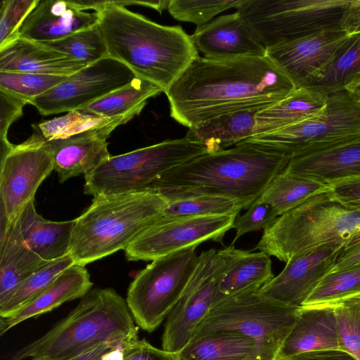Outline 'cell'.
<instances>
[{"instance_id": "cell-52", "label": "cell", "mask_w": 360, "mask_h": 360, "mask_svg": "<svg viewBox=\"0 0 360 360\" xmlns=\"http://www.w3.org/2000/svg\"><path fill=\"white\" fill-rule=\"evenodd\" d=\"M345 90L360 102V79L347 86Z\"/></svg>"}, {"instance_id": "cell-44", "label": "cell", "mask_w": 360, "mask_h": 360, "mask_svg": "<svg viewBox=\"0 0 360 360\" xmlns=\"http://www.w3.org/2000/svg\"><path fill=\"white\" fill-rule=\"evenodd\" d=\"M330 196L346 208L360 213V174L330 184Z\"/></svg>"}, {"instance_id": "cell-48", "label": "cell", "mask_w": 360, "mask_h": 360, "mask_svg": "<svg viewBox=\"0 0 360 360\" xmlns=\"http://www.w3.org/2000/svg\"><path fill=\"white\" fill-rule=\"evenodd\" d=\"M340 26L348 36L360 33V0H349Z\"/></svg>"}, {"instance_id": "cell-36", "label": "cell", "mask_w": 360, "mask_h": 360, "mask_svg": "<svg viewBox=\"0 0 360 360\" xmlns=\"http://www.w3.org/2000/svg\"><path fill=\"white\" fill-rule=\"evenodd\" d=\"M243 210L237 201L229 198L200 195L168 200L162 218L236 216Z\"/></svg>"}, {"instance_id": "cell-41", "label": "cell", "mask_w": 360, "mask_h": 360, "mask_svg": "<svg viewBox=\"0 0 360 360\" xmlns=\"http://www.w3.org/2000/svg\"><path fill=\"white\" fill-rule=\"evenodd\" d=\"M243 0H170L168 11L176 20L204 25L217 14L237 8Z\"/></svg>"}, {"instance_id": "cell-50", "label": "cell", "mask_w": 360, "mask_h": 360, "mask_svg": "<svg viewBox=\"0 0 360 360\" xmlns=\"http://www.w3.org/2000/svg\"><path fill=\"white\" fill-rule=\"evenodd\" d=\"M122 345H124L116 342L101 343L70 360H102L110 351Z\"/></svg>"}, {"instance_id": "cell-45", "label": "cell", "mask_w": 360, "mask_h": 360, "mask_svg": "<svg viewBox=\"0 0 360 360\" xmlns=\"http://www.w3.org/2000/svg\"><path fill=\"white\" fill-rule=\"evenodd\" d=\"M27 102L0 91V139L1 146L11 144L7 135L11 124L22 115L23 107Z\"/></svg>"}, {"instance_id": "cell-35", "label": "cell", "mask_w": 360, "mask_h": 360, "mask_svg": "<svg viewBox=\"0 0 360 360\" xmlns=\"http://www.w3.org/2000/svg\"><path fill=\"white\" fill-rule=\"evenodd\" d=\"M75 264L68 255L46 262L32 274L15 291L9 301L0 308V317H11L44 292L65 270Z\"/></svg>"}, {"instance_id": "cell-34", "label": "cell", "mask_w": 360, "mask_h": 360, "mask_svg": "<svg viewBox=\"0 0 360 360\" xmlns=\"http://www.w3.org/2000/svg\"><path fill=\"white\" fill-rule=\"evenodd\" d=\"M127 122L124 118H109L72 110L63 116L32 124V127L46 141H55L96 132L110 134L117 127Z\"/></svg>"}, {"instance_id": "cell-2", "label": "cell", "mask_w": 360, "mask_h": 360, "mask_svg": "<svg viewBox=\"0 0 360 360\" xmlns=\"http://www.w3.org/2000/svg\"><path fill=\"white\" fill-rule=\"evenodd\" d=\"M290 160L287 154L240 142L233 148L197 156L165 172L148 190L168 200L200 195L223 196L248 209L284 172Z\"/></svg>"}, {"instance_id": "cell-17", "label": "cell", "mask_w": 360, "mask_h": 360, "mask_svg": "<svg viewBox=\"0 0 360 360\" xmlns=\"http://www.w3.org/2000/svg\"><path fill=\"white\" fill-rule=\"evenodd\" d=\"M345 245H326L290 260L259 292L285 305L302 307L321 279L333 269Z\"/></svg>"}, {"instance_id": "cell-8", "label": "cell", "mask_w": 360, "mask_h": 360, "mask_svg": "<svg viewBox=\"0 0 360 360\" xmlns=\"http://www.w3.org/2000/svg\"><path fill=\"white\" fill-rule=\"evenodd\" d=\"M207 153L184 137L110 156L84 176V193L95 197L146 191L165 172Z\"/></svg>"}, {"instance_id": "cell-15", "label": "cell", "mask_w": 360, "mask_h": 360, "mask_svg": "<svg viewBox=\"0 0 360 360\" xmlns=\"http://www.w3.org/2000/svg\"><path fill=\"white\" fill-rule=\"evenodd\" d=\"M136 75L124 64L107 56L88 65L32 100L42 115L79 110L131 82Z\"/></svg>"}, {"instance_id": "cell-9", "label": "cell", "mask_w": 360, "mask_h": 360, "mask_svg": "<svg viewBox=\"0 0 360 360\" xmlns=\"http://www.w3.org/2000/svg\"><path fill=\"white\" fill-rule=\"evenodd\" d=\"M359 137L360 102L342 90L328 94L325 105L311 117L240 142L283 153L292 158Z\"/></svg>"}, {"instance_id": "cell-11", "label": "cell", "mask_w": 360, "mask_h": 360, "mask_svg": "<svg viewBox=\"0 0 360 360\" xmlns=\"http://www.w3.org/2000/svg\"><path fill=\"white\" fill-rule=\"evenodd\" d=\"M196 248L153 260L129 285L126 302L134 320L143 330H155L181 297L198 263Z\"/></svg>"}, {"instance_id": "cell-26", "label": "cell", "mask_w": 360, "mask_h": 360, "mask_svg": "<svg viewBox=\"0 0 360 360\" xmlns=\"http://www.w3.org/2000/svg\"><path fill=\"white\" fill-rule=\"evenodd\" d=\"M110 134L96 132L64 140L48 141L53 154L54 170L60 183L89 174L110 158Z\"/></svg>"}, {"instance_id": "cell-42", "label": "cell", "mask_w": 360, "mask_h": 360, "mask_svg": "<svg viewBox=\"0 0 360 360\" xmlns=\"http://www.w3.org/2000/svg\"><path fill=\"white\" fill-rule=\"evenodd\" d=\"M40 0H2L0 8V49L19 37L20 29Z\"/></svg>"}, {"instance_id": "cell-38", "label": "cell", "mask_w": 360, "mask_h": 360, "mask_svg": "<svg viewBox=\"0 0 360 360\" xmlns=\"http://www.w3.org/2000/svg\"><path fill=\"white\" fill-rule=\"evenodd\" d=\"M41 43L86 65L108 56L107 46L98 25L57 41Z\"/></svg>"}, {"instance_id": "cell-49", "label": "cell", "mask_w": 360, "mask_h": 360, "mask_svg": "<svg viewBox=\"0 0 360 360\" xmlns=\"http://www.w3.org/2000/svg\"><path fill=\"white\" fill-rule=\"evenodd\" d=\"M280 360H357L349 353L339 349L314 350Z\"/></svg>"}, {"instance_id": "cell-40", "label": "cell", "mask_w": 360, "mask_h": 360, "mask_svg": "<svg viewBox=\"0 0 360 360\" xmlns=\"http://www.w3.org/2000/svg\"><path fill=\"white\" fill-rule=\"evenodd\" d=\"M340 349L360 360V295L335 304Z\"/></svg>"}, {"instance_id": "cell-33", "label": "cell", "mask_w": 360, "mask_h": 360, "mask_svg": "<svg viewBox=\"0 0 360 360\" xmlns=\"http://www.w3.org/2000/svg\"><path fill=\"white\" fill-rule=\"evenodd\" d=\"M360 79V33L349 35L308 88L327 94L345 90Z\"/></svg>"}, {"instance_id": "cell-53", "label": "cell", "mask_w": 360, "mask_h": 360, "mask_svg": "<svg viewBox=\"0 0 360 360\" xmlns=\"http://www.w3.org/2000/svg\"><path fill=\"white\" fill-rule=\"evenodd\" d=\"M32 360H47V359H41V358H37V359H32Z\"/></svg>"}, {"instance_id": "cell-19", "label": "cell", "mask_w": 360, "mask_h": 360, "mask_svg": "<svg viewBox=\"0 0 360 360\" xmlns=\"http://www.w3.org/2000/svg\"><path fill=\"white\" fill-rule=\"evenodd\" d=\"M98 11L87 12L72 0H42L22 23L19 37L38 42L63 39L98 25Z\"/></svg>"}, {"instance_id": "cell-47", "label": "cell", "mask_w": 360, "mask_h": 360, "mask_svg": "<svg viewBox=\"0 0 360 360\" xmlns=\"http://www.w3.org/2000/svg\"><path fill=\"white\" fill-rule=\"evenodd\" d=\"M358 266H360V236L353 239L344 246L330 271H340Z\"/></svg>"}, {"instance_id": "cell-5", "label": "cell", "mask_w": 360, "mask_h": 360, "mask_svg": "<svg viewBox=\"0 0 360 360\" xmlns=\"http://www.w3.org/2000/svg\"><path fill=\"white\" fill-rule=\"evenodd\" d=\"M167 203L152 190L94 197L75 219L69 247L74 263L85 266L124 250L162 216Z\"/></svg>"}, {"instance_id": "cell-4", "label": "cell", "mask_w": 360, "mask_h": 360, "mask_svg": "<svg viewBox=\"0 0 360 360\" xmlns=\"http://www.w3.org/2000/svg\"><path fill=\"white\" fill-rule=\"evenodd\" d=\"M138 328L126 300L114 289L96 288L44 335L16 351L8 360H70L103 342L126 345Z\"/></svg>"}, {"instance_id": "cell-32", "label": "cell", "mask_w": 360, "mask_h": 360, "mask_svg": "<svg viewBox=\"0 0 360 360\" xmlns=\"http://www.w3.org/2000/svg\"><path fill=\"white\" fill-rule=\"evenodd\" d=\"M330 188V184L284 171L257 200L271 205L279 217L310 198L328 192Z\"/></svg>"}, {"instance_id": "cell-25", "label": "cell", "mask_w": 360, "mask_h": 360, "mask_svg": "<svg viewBox=\"0 0 360 360\" xmlns=\"http://www.w3.org/2000/svg\"><path fill=\"white\" fill-rule=\"evenodd\" d=\"M93 283L84 266L73 264L38 297L11 317L0 319V335H3L18 324L51 311L62 304L83 297Z\"/></svg>"}, {"instance_id": "cell-6", "label": "cell", "mask_w": 360, "mask_h": 360, "mask_svg": "<svg viewBox=\"0 0 360 360\" xmlns=\"http://www.w3.org/2000/svg\"><path fill=\"white\" fill-rule=\"evenodd\" d=\"M360 236V213L334 200L328 192L314 195L277 217L254 249L287 263L321 247Z\"/></svg>"}, {"instance_id": "cell-10", "label": "cell", "mask_w": 360, "mask_h": 360, "mask_svg": "<svg viewBox=\"0 0 360 360\" xmlns=\"http://www.w3.org/2000/svg\"><path fill=\"white\" fill-rule=\"evenodd\" d=\"M349 0H243L236 8L268 49L340 28Z\"/></svg>"}, {"instance_id": "cell-3", "label": "cell", "mask_w": 360, "mask_h": 360, "mask_svg": "<svg viewBox=\"0 0 360 360\" xmlns=\"http://www.w3.org/2000/svg\"><path fill=\"white\" fill-rule=\"evenodd\" d=\"M98 23L108 56L127 66L136 77L165 93L198 57L191 35L179 25L153 22L128 10L118 1H107Z\"/></svg>"}, {"instance_id": "cell-37", "label": "cell", "mask_w": 360, "mask_h": 360, "mask_svg": "<svg viewBox=\"0 0 360 360\" xmlns=\"http://www.w3.org/2000/svg\"><path fill=\"white\" fill-rule=\"evenodd\" d=\"M357 295H360V266L328 273L302 306L333 304Z\"/></svg>"}, {"instance_id": "cell-20", "label": "cell", "mask_w": 360, "mask_h": 360, "mask_svg": "<svg viewBox=\"0 0 360 360\" xmlns=\"http://www.w3.org/2000/svg\"><path fill=\"white\" fill-rule=\"evenodd\" d=\"M334 309L335 304L299 307L276 360L314 350L340 349Z\"/></svg>"}, {"instance_id": "cell-12", "label": "cell", "mask_w": 360, "mask_h": 360, "mask_svg": "<svg viewBox=\"0 0 360 360\" xmlns=\"http://www.w3.org/2000/svg\"><path fill=\"white\" fill-rule=\"evenodd\" d=\"M54 170L53 150L36 130L24 142L1 155V228L11 224L34 199L43 181Z\"/></svg>"}, {"instance_id": "cell-24", "label": "cell", "mask_w": 360, "mask_h": 360, "mask_svg": "<svg viewBox=\"0 0 360 360\" xmlns=\"http://www.w3.org/2000/svg\"><path fill=\"white\" fill-rule=\"evenodd\" d=\"M34 201V199L28 202L9 225L28 248L44 261L50 262L68 255L76 219L47 220L37 212Z\"/></svg>"}, {"instance_id": "cell-22", "label": "cell", "mask_w": 360, "mask_h": 360, "mask_svg": "<svg viewBox=\"0 0 360 360\" xmlns=\"http://www.w3.org/2000/svg\"><path fill=\"white\" fill-rule=\"evenodd\" d=\"M285 172L328 184L360 174V137L290 158Z\"/></svg>"}, {"instance_id": "cell-7", "label": "cell", "mask_w": 360, "mask_h": 360, "mask_svg": "<svg viewBox=\"0 0 360 360\" xmlns=\"http://www.w3.org/2000/svg\"><path fill=\"white\" fill-rule=\"evenodd\" d=\"M298 308L270 300L258 290L245 292L212 305L194 337L217 330L236 331L256 342L260 360H276Z\"/></svg>"}, {"instance_id": "cell-28", "label": "cell", "mask_w": 360, "mask_h": 360, "mask_svg": "<svg viewBox=\"0 0 360 360\" xmlns=\"http://www.w3.org/2000/svg\"><path fill=\"white\" fill-rule=\"evenodd\" d=\"M264 108L224 114L188 129L185 138L205 146L208 153L218 152L255 135L256 115Z\"/></svg>"}, {"instance_id": "cell-14", "label": "cell", "mask_w": 360, "mask_h": 360, "mask_svg": "<svg viewBox=\"0 0 360 360\" xmlns=\"http://www.w3.org/2000/svg\"><path fill=\"white\" fill-rule=\"evenodd\" d=\"M236 216L164 219L143 231L124 250L129 261H153L207 240L222 243Z\"/></svg>"}, {"instance_id": "cell-1", "label": "cell", "mask_w": 360, "mask_h": 360, "mask_svg": "<svg viewBox=\"0 0 360 360\" xmlns=\"http://www.w3.org/2000/svg\"><path fill=\"white\" fill-rule=\"evenodd\" d=\"M295 89L267 56L231 60L198 56L165 94L170 117L189 129L224 114L267 108Z\"/></svg>"}, {"instance_id": "cell-29", "label": "cell", "mask_w": 360, "mask_h": 360, "mask_svg": "<svg viewBox=\"0 0 360 360\" xmlns=\"http://www.w3.org/2000/svg\"><path fill=\"white\" fill-rule=\"evenodd\" d=\"M328 94L311 88L295 89L280 101L256 115L255 135L271 132L305 120L319 112Z\"/></svg>"}, {"instance_id": "cell-13", "label": "cell", "mask_w": 360, "mask_h": 360, "mask_svg": "<svg viewBox=\"0 0 360 360\" xmlns=\"http://www.w3.org/2000/svg\"><path fill=\"white\" fill-rule=\"evenodd\" d=\"M225 261L214 249L203 251L198 265L176 306L167 317L162 349L179 354L192 340L214 303Z\"/></svg>"}, {"instance_id": "cell-23", "label": "cell", "mask_w": 360, "mask_h": 360, "mask_svg": "<svg viewBox=\"0 0 360 360\" xmlns=\"http://www.w3.org/2000/svg\"><path fill=\"white\" fill-rule=\"evenodd\" d=\"M86 66L66 53L20 37L0 49L1 72L68 76Z\"/></svg>"}, {"instance_id": "cell-54", "label": "cell", "mask_w": 360, "mask_h": 360, "mask_svg": "<svg viewBox=\"0 0 360 360\" xmlns=\"http://www.w3.org/2000/svg\"><path fill=\"white\" fill-rule=\"evenodd\" d=\"M179 360H180V359H179Z\"/></svg>"}, {"instance_id": "cell-18", "label": "cell", "mask_w": 360, "mask_h": 360, "mask_svg": "<svg viewBox=\"0 0 360 360\" xmlns=\"http://www.w3.org/2000/svg\"><path fill=\"white\" fill-rule=\"evenodd\" d=\"M191 38L196 49L207 58L231 60L264 57L267 53L237 11L197 27Z\"/></svg>"}, {"instance_id": "cell-30", "label": "cell", "mask_w": 360, "mask_h": 360, "mask_svg": "<svg viewBox=\"0 0 360 360\" xmlns=\"http://www.w3.org/2000/svg\"><path fill=\"white\" fill-rule=\"evenodd\" d=\"M179 356L180 360H260L256 342L232 330L195 336Z\"/></svg>"}, {"instance_id": "cell-39", "label": "cell", "mask_w": 360, "mask_h": 360, "mask_svg": "<svg viewBox=\"0 0 360 360\" xmlns=\"http://www.w3.org/2000/svg\"><path fill=\"white\" fill-rule=\"evenodd\" d=\"M68 76L0 71V91L31 104L32 100L63 82Z\"/></svg>"}, {"instance_id": "cell-21", "label": "cell", "mask_w": 360, "mask_h": 360, "mask_svg": "<svg viewBox=\"0 0 360 360\" xmlns=\"http://www.w3.org/2000/svg\"><path fill=\"white\" fill-rule=\"evenodd\" d=\"M219 251L225 266L212 305L240 293L259 290L274 278L271 257L265 252L237 249L233 244Z\"/></svg>"}, {"instance_id": "cell-27", "label": "cell", "mask_w": 360, "mask_h": 360, "mask_svg": "<svg viewBox=\"0 0 360 360\" xmlns=\"http://www.w3.org/2000/svg\"><path fill=\"white\" fill-rule=\"evenodd\" d=\"M0 308L46 262L22 240L11 225L1 228Z\"/></svg>"}, {"instance_id": "cell-51", "label": "cell", "mask_w": 360, "mask_h": 360, "mask_svg": "<svg viewBox=\"0 0 360 360\" xmlns=\"http://www.w3.org/2000/svg\"><path fill=\"white\" fill-rule=\"evenodd\" d=\"M169 1L170 0L136 1V5L153 8L161 13L163 10L168 8Z\"/></svg>"}, {"instance_id": "cell-43", "label": "cell", "mask_w": 360, "mask_h": 360, "mask_svg": "<svg viewBox=\"0 0 360 360\" xmlns=\"http://www.w3.org/2000/svg\"><path fill=\"white\" fill-rule=\"evenodd\" d=\"M278 215L267 203L255 200L242 215H238L234 221L233 228L236 235L231 244L243 235L252 231H265L269 228L277 219Z\"/></svg>"}, {"instance_id": "cell-46", "label": "cell", "mask_w": 360, "mask_h": 360, "mask_svg": "<svg viewBox=\"0 0 360 360\" xmlns=\"http://www.w3.org/2000/svg\"><path fill=\"white\" fill-rule=\"evenodd\" d=\"M123 360H179V356L137 338L124 346Z\"/></svg>"}, {"instance_id": "cell-16", "label": "cell", "mask_w": 360, "mask_h": 360, "mask_svg": "<svg viewBox=\"0 0 360 360\" xmlns=\"http://www.w3.org/2000/svg\"><path fill=\"white\" fill-rule=\"evenodd\" d=\"M347 37L341 28L327 30L268 49L266 56L296 89L308 88Z\"/></svg>"}, {"instance_id": "cell-31", "label": "cell", "mask_w": 360, "mask_h": 360, "mask_svg": "<svg viewBox=\"0 0 360 360\" xmlns=\"http://www.w3.org/2000/svg\"><path fill=\"white\" fill-rule=\"evenodd\" d=\"M163 90L146 79L136 77L127 85L79 110L83 112L129 121L140 114L147 101Z\"/></svg>"}]
</instances>
